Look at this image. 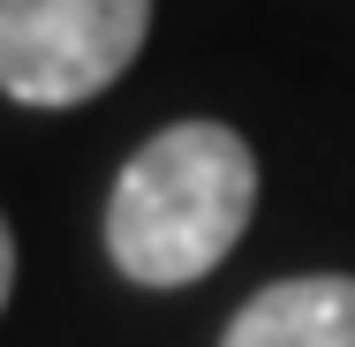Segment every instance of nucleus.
I'll return each instance as SVG.
<instances>
[{
    "mask_svg": "<svg viewBox=\"0 0 355 347\" xmlns=\"http://www.w3.org/2000/svg\"><path fill=\"white\" fill-rule=\"evenodd\" d=\"M151 0H0V91L15 106H83L137 61Z\"/></svg>",
    "mask_w": 355,
    "mask_h": 347,
    "instance_id": "f03ea898",
    "label": "nucleus"
},
{
    "mask_svg": "<svg viewBox=\"0 0 355 347\" xmlns=\"http://www.w3.org/2000/svg\"><path fill=\"white\" fill-rule=\"evenodd\" d=\"M219 347H355V279L302 272L250 294Z\"/></svg>",
    "mask_w": 355,
    "mask_h": 347,
    "instance_id": "7ed1b4c3",
    "label": "nucleus"
},
{
    "mask_svg": "<svg viewBox=\"0 0 355 347\" xmlns=\"http://www.w3.org/2000/svg\"><path fill=\"white\" fill-rule=\"evenodd\" d=\"M8 287H15V234H8V219H0V310H8Z\"/></svg>",
    "mask_w": 355,
    "mask_h": 347,
    "instance_id": "20e7f679",
    "label": "nucleus"
},
{
    "mask_svg": "<svg viewBox=\"0 0 355 347\" xmlns=\"http://www.w3.org/2000/svg\"><path fill=\"white\" fill-rule=\"evenodd\" d=\"M257 211V151L227 121H174L121 166L106 249L137 287H189L242 242Z\"/></svg>",
    "mask_w": 355,
    "mask_h": 347,
    "instance_id": "f257e3e1",
    "label": "nucleus"
}]
</instances>
